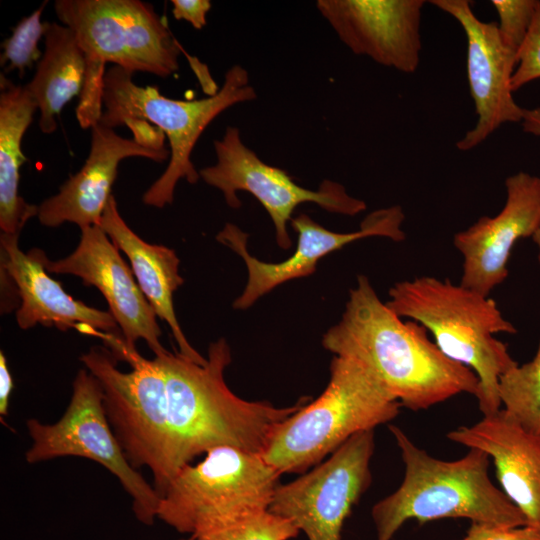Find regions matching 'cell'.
Listing matches in <instances>:
<instances>
[{
    "instance_id": "1",
    "label": "cell",
    "mask_w": 540,
    "mask_h": 540,
    "mask_svg": "<svg viewBox=\"0 0 540 540\" xmlns=\"http://www.w3.org/2000/svg\"><path fill=\"white\" fill-rule=\"evenodd\" d=\"M416 321H403L383 303L366 276L356 286L341 320L323 335L335 356L366 365L401 404L427 409L460 393H478V378L446 357Z\"/></svg>"
},
{
    "instance_id": "2",
    "label": "cell",
    "mask_w": 540,
    "mask_h": 540,
    "mask_svg": "<svg viewBox=\"0 0 540 540\" xmlns=\"http://www.w3.org/2000/svg\"><path fill=\"white\" fill-rule=\"evenodd\" d=\"M155 358L165 376L173 477L194 457L219 446L262 454L276 427L309 400L302 397L292 406L276 407L236 396L224 379L231 351L223 338L210 344L205 364L179 352Z\"/></svg>"
},
{
    "instance_id": "3",
    "label": "cell",
    "mask_w": 540,
    "mask_h": 540,
    "mask_svg": "<svg viewBox=\"0 0 540 540\" xmlns=\"http://www.w3.org/2000/svg\"><path fill=\"white\" fill-rule=\"evenodd\" d=\"M405 466L399 488L372 508L377 540H391L404 522L466 518L506 527L527 525L524 514L489 474L490 457L469 448L458 460L444 461L416 446L402 429L389 425Z\"/></svg>"
},
{
    "instance_id": "4",
    "label": "cell",
    "mask_w": 540,
    "mask_h": 540,
    "mask_svg": "<svg viewBox=\"0 0 540 540\" xmlns=\"http://www.w3.org/2000/svg\"><path fill=\"white\" fill-rule=\"evenodd\" d=\"M385 303L424 326L446 357L476 374L483 416L501 409L499 379L518 363L494 335L517 330L492 298L449 279L420 276L394 284Z\"/></svg>"
},
{
    "instance_id": "5",
    "label": "cell",
    "mask_w": 540,
    "mask_h": 540,
    "mask_svg": "<svg viewBox=\"0 0 540 540\" xmlns=\"http://www.w3.org/2000/svg\"><path fill=\"white\" fill-rule=\"evenodd\" d=\"M400 407L366 365L335 356L325 390L276 427L261 455L281 475L303 474L352 436L393 420Z\"/></svg>"
},
{
    "instance_id": "6",
    "label": "cell",
    "mask_w": 540,
    "mask_h": 540,
    "mask_svg": "<svg viewBox=\"0 0 540 540\" xmlns=\"http://www.w3.org/2000/svg\"><path fill=\"white\" fill-rule=\"evenodd\" d=\"M132 75L118 66L106 70L105 109L99 123L114 129L127 120H145L165 134L170 146L168 165L142 196L145 205L163 208L173 202L180 179L191 184L199 180L191 154L207 126L229 107L252 101L257 95L247 70L240 65L228 69L217 93L198 100L168 98L158 87L138 86Z\"/></svg>"
},
{
    "instance_id": "7",
    "label": "cell",
    "mask_w": 540,
    "mask_h": 540,
    "mask_svg": "<svg viewBox=\"0 0 540 540\" xmlns=\"http://www.w3.org/2000/svg\"><path fill=\"white\" fill-rule=\"evenodd\" d=\"M80 360L101 385L104 408L124 454L135 468L148 467L161 497L172 480L166 383L154 357L146 359L122 334L101 333Z\"/></svg>"
},
{
    "instance_id": "8",
    "label": "cell",
    "mask_w": 540,
    "mask_h": 540,
    "mask_svg": "<svg viewBox=\"0 0 540 540\" xmlns=\"http://www.w3.org/2000/svg\"><path fill=\"white\" fill-rule=\"evenodd\" d=\"M205 454L175 474L158 519L197 538L269 511L281 474L260 453L219 446Z\"/></svg>"
},
{
    "instance_id": "9",
    "label": "cell",
    "mask_w": 540,
    "mask_h": 540,
    "mask_svg": "<svg viewBox=\"0 0 540 540\" xmlns=\"http://www.w3.org/2000/svg\"><path fill=\"white\" fill-rule=\"evenodd\" d=\"M54 10L84 54L85 68L105 64L161 78L179 69L182 46L165 18L140 0H56Z\"/></svg>"
},
{
    "instance_id": "10",
    "label": "cell",
    "mask_w": 540,
    "mask_h": 540,
    "mask_svg": "<svg viewBox=\"0 0 540 540\" xmlns=\"http://www.w3.org/2000/svg\"><path fill=\"white\" fill-rule=\"evenodd\" d=\"M26 426L32 439L25 454L28 463L64 456L93 460L118 478L136 518L145 525L154 523L161 497L126 458L108 421L101 385L86 368L77 372L70 402L57 422L31 418Z\"/></svg>"
},
{
    "instance_id": "11",
    "label": "cell",
    "mask_w": 540,
    "mask_h": 540,
    "mask_svg": "<svg viewBox=\"0 0 540 540\" xmlns=\"http://www.w3.org/2000/svg\"><path fill=\"white\" fill-rule=\"evenodd\" d=\"M214 149L217 161L201 169L200 178L219 189L231 208L241 205L238 191L252 194L269 214L277 244L283 249L291 247L287 223L302 203L313 202L330 213L348 216L366 209L363 200L349 195L336 181L323 180L318 190L299 186L286 171L265 163L245 145L237 127L228 126L223 137L214 141Z\"/></svg>"
},
{
    "instance_id": "12",
    "label": "cell",
    "mask_w": 540,
    "mask_h": 540,
    "mask_svg": "<svg viewBox=\"0 0 540 540\" xmlns=\"http://www.w3.org/2000/svg\"><path fill=\"white\" fill-rule=\"evenodd\" d=\"M374 448V430L352 436L312 470L279 484L269 512L308 540H341L345 520L371 484Z\"/></svg>"
},
{
    "instance_id": "13",
    "label": "cell",
    "mask_w": 540,
    "mask_h": 540,
    "mask_svg": "<svg viewBox=\"0 0 540 540\" xmlns=\"http://www.w3.org/2000/svg\"><path fill=\"white\" fill-rule=\"evenodd\" d=\"M402 208L394 205L369 213L358 231H330L305 213L292 218L291 226L298 234L295 252L282 262L268 263L250 255L247 234L232 223H226L216 239L242 257L248 269V281L243 293L234 301L235 309L244 310L273 288L292 279L311 275L318 261L346 244L370 236L386 237L399 242L405 239Z\"/></svg>"
},
{
    "instance_id": "14",
    "label": "cell",
    "mask_w": 540,
    "mask_h": 540,
    "mask_svg": "<svg viewBox=\"0 0 540 540\" xmlns=\"http://www.w3.org/2000/svg\"><path fill=\"white\" fill-rule=\"evenodd\" d=\"M430 3L456 19L466 35L467 77L477 121L456 147L468 151L502 124L521 123L525 108L516 103L511 89L517 56L502 42L498 24L477 18L470 1L431 0Z\"/></svg>"
},
{
    "instance_id": "15",
    "label": "cell",
    "mask_w": 540,
    "mask_h": 540,
    "mask_svg": "<svg viewBox=\"0 0 540 540\" xmlns=\"http://www.w3.org/2000/svg\"><path fill=\"white\" fill-rule=\"evenodd\" d=\"M43 262L49 273L74 275L85 286L96 287L128 346L135 347L142 339L155 356L168 352L160 343L155 311L119 249L99 225L81 229L79 244L67 257L51 261L45 255Z\"/></svg>"
},
{
    "instance_id": "16",
    "label": "cell",
    "mask_w": 540,
    "mask_h": 540,
    "mask_svg": "<svg viewBox=\"0 0 540 540\" xmlns=\"http://www.w3.org/2000/svg\"><path fill=\"white\" fill-rule=\"evenodd\" d=\"M423 0H318L316 7L356 55L403 73L416 71Z\"/></svg>"
},
{
    "instance_id": "17",
    "label": "cell",
    "mask_w": 540,
    "mask_h": 540,
    "mask_svg": "<svg viewBox=\"0 0 540 540\" xmlns=\"http://www.w3.org/2000/svg\"><path fill=\"white\" fill-rule=\"evenodd\" d=\"M505 186L506 202L497 215L481 217L453 237L463 257L460 284L487 296L507 278L515 243L540 226V177L520 171Z\"/></svg>"
},
{
    "instance_id": "18",
    "label": "cell",
    "mask_w": 540,
    "mask_h": 540,
    "mask_svg": "<svg viewBox=\"0 0 540 540\" xmlns=\"http://www.w3.org/2000/svg\"><path fill=\"white\" fill-rule=\"evenodd\" d=\"M19 236L1 233L0 272L6 273L16 286L20 299L16 321L21 329L39 324L61 331L76 329L88 335L98 331L121 334L110 312L75 300L48 275L44 251L32 248L23 252L18 245Z\"/></svg>"
},
{
    "instance_id": "19",
    "label": "cell",
    "mask_w": 540,
    "mask_h": 540,
    "mask_svg": "<svg viewBox=\"0 0 540 540\" xmlns=\"http://www.w3.org/2000/svg\"><path fill=\"white\" fill-rule=\"evenodd\" d=\"M129 157H143L155 162L170 158V149L148 148L136 140L118 135L101 123L91 128V146L82 168L71 175L59 192L38 205L39 222L58 227L69 222L80 229L98 225L111 197L119 163Z\"/></svg>"
},
{
    "instance_id": "20",
    "label": "cell",
    "mask_w": 540,
    "mask_h": 540,
    "mask_svg": "<svg viewBox=\"0 0 540 540\" xmlns=\"http://www.w3.org/2000/svg\"><path fill=\"white\" fill-rule=\"evenodd\" d=\"M453 442L492 458L505 495L540 529V436L525 430L504 409L447 434Z\"/></svg>"
},
{
    "instance_id": "21",
    "label": "cell",
    "mask_w": 540,
    "mask_h": 540,
    "mask_svg": "<svg viewBox=\"0 0 540 540\" xmlns=\"http://www.w3.org/2000/svg\"><path fill=\"white\" fill-rule=\"evenodd\" d=\"M98 225L130 260L140 289L157 317L170 327L179 353L198 364H205L207 359L190 345L176 318L173 293L184 280L179 274L180 260L175 251L164 245L150 244L139 237L121 217L113 195Z\"/></svg>"
},
{
    "instance_id": "22",
    "label": "cell",
    "mask_w": 540,
    "mask_h": 540,
    "mask_svg": "<svg viewBox=\"0 0 540 540\" xmlns=\"http://www.w3.org/2000/svg\"><path fill=\"white\" fill-rule=\"evenodd\" d=\"M37 104L25 86L0 75V229L20 235L27 221L38 215V205L19 194L20 168L27 160L21 143Z\"/></svg>"
},
{
    "instance_id": "23",
    "label": "cell",
    "mask_w": 540,
    "mask_h": 540,
    "mask_svg": "<svg viewBox=\"0 0 540 540\" xmlns=\"http://www.w3.org/2000/svg\"><path fill=\"white\" fill-rule=\"evenodd\" d=\"M44 39V52L25 87L40 111L41 132L51 134L64 106L82 91L85 58L73 31L65 25L47 22Z\"/></svg>"
},
{
    "instance_id": "24",
    "label": "cell",
    "mask_w": 540,
    "mask_h": 540,
    "mask_svg": "<svg viewBox=\"0 0 540 540\" xmlns=\"http://www.w3.org/2000/svg\"><path fill=\"white\" fill-rule=\"evenodd\" d=\"M502 409L525 430L540 436V341L534 358L499 379Z\"/></svg>"
},
{
    "instance_id": "25",
    "label": "cell",
    "mask_w": 540,
    "mask_h": 540,
    "mask_svg": "<svg viewBox=\"0 0 540 540\" xmlns=\"http://www.w3.org/2000/svg\"><path fill=\"white\" fill-rule=\"evenodd\" d=\"M48 1H44L38 9L29 16L21 19L13 28L12 34L2 43L1 65H6L5 72L18 70L23 77L25 69L31 68L35 61H39L42 53L38 42L45 35L47 22H41V14Z\"/></svg>"
},
{
    "instance_id": "26",
    "label": "cell",
    "mask_w": 540,
    "mask_h": 540,
    "mask_svg": "<svg viewBox=\"0 0 540 540\" xmlns=\"http://www.w3.org/2000/svg\"><path fill=\"white\" fill-rule=\"evenodd\" d=\"M299 530L288 520L267 511L236 525L203 534L195 540H290Z\"/></svg>"
},
{
    "instance_id": "27",
    "label": "cell",
    "mask_w": 540,
    "mask_h": 540,
    "mask_svg": "<svg viewBox=\"0 0 540 540\" xmlns=\"http://www.w3.org/2000/svg\"><path fill=\"white\" fill-rule=\"evenodd\" d=\"M498 17V31L504 45L518 54L532 25L538 0H492Z\"/></svg>"
},
{
    "instance_id": "28",
    "label": "cell",
    "mask_w": 540,
    "mask_h": 540,
    "mask_svg": "<svg viewBox=\"0 0 540 540\" xmlns=\"http://www.w3.org/2000/svg\"><path fill=\"white\" fill-rule=\"evenodd\" d=\"M540 78V0L524 43L517 54L516 67L511 77L513 92Z\"/></svg>"
},
{
    "instance_id": "29",
    "label": "cell",
    "mask_w": 540,
    "mask_h": 540,
    "mask_svg": "<svg viewBox=\"0 0 540 540\" xmlns=\"http://www.w3.org/2000/svg\"><path fill=\"white\" fill-rule=\"evenodd\" d=\"M461 540H540V529L530 525L506 527L472 522Z\"/></svg>"
},
{
    "instance_id": "30",
    "label": "cell",
    "mask_w": 540,
    "mask_h": 540,
    "mask_svg": "<svg viewBox=\"0 0 540 540\" xmlns=\"http://www.w3.org/2000/svg\"><path fill=\"white\" fill-rule=\"evenodd\" d=\"M171 3L176 20H184L197 30L206 25L207 14L212 6L209 0H172Z\"/></svg>"
},
{
    "instance_id": "31",
    "label": "cell",
    "mask_w": 540,
    "mask_h": 540,
    "mask_svg": "<svg viewBox=\"0 0 540 540\" xmlns=\"http://www.w3.org/2000/svg\"><path fill=\"white\" fill-rule=\"evenodd\" d=\"M13 390V377L3 351H0V416L8 415L9 400Z\"/></svg>"
},
{
    "instance_id": "32",
    "label": "cell",
    "mask_w": 540,
    "mask_h": 540,
    "mask_svg": "<svg viewBox=\"0 0 540 540\" xmlns=\"http://www.w3.org/2000/svg\"><path fill=\"white\" fill-rule=\"evenodd\" d=\"M521 125L524 132L540 137V107L524 109Z\"/></svg>"
},
{
    "instance_id": "33",
    "label": "cell",
    "mask_w": 540,
    "mask_h": 540,
    "mask_svg": "<svg viewBox=\"0 0 540 540\" xmlns=\"http://www.w3.org/2000/svg\"><path fill=\"white\" fill-rule=\"evenodd\" d=\"M532 239L533 241L536 243V245L538 246V260H539V264H540V226L539 228L536 230V232L534 233V235L532 236Z\"/></svg>"
},
{
    "instance_id": "34",
    "label": "cell",
    "mask_w": 540,
    "mask_h": 540,
    "mask_svg": "<svg viewBox=\"0 0 540 540\" xmlns=\"http://www.w3.org/2000/svg\"><path fill=\"white\" fill-rule=\"evenodd\" d=\"M179 540H195V537L190 536L189 538H182V539H179Z\"/></svg>"
}]
</instances>
